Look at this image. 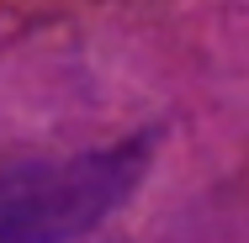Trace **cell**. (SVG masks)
Wrapping results in <instances>:
<instances>
[{
  "label": "cell",
  "instance_id": "1",
  "mask_svg": "<svg viewBox=\"0 0 249 243\" xmlns=\"http://www.w3.org/2000/svg\"><path fill=\"white\" fill-rule=\"evenodd\" d=\"M149 159L154 138H133L58 164H11L0 201V243H74L138 191Z\"/></svg>",
  "mask_w": 249,
  "mask_h": 243
}]
</instances>
